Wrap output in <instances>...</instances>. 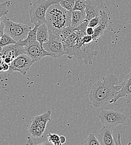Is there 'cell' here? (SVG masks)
Returning a JSON list of instances; mask_svg holds the SVG:
<instances>
[{
	"label": "cell",
	"mask_w": 131,
	"mask_h": 145,
	"mask_svg": "<svg viewBox=\"0 0 131 145\" xmlns=\"http://www.w3.org/2000/svg\"><path fill=\"white\" fill-rule=\"evenodd\" d=\"M118 83L117 76L114 74H109L94 84L89 95L94 107L100 108L111 104L122 88Z\"/></svg>",
	"instance_id": "obj_1"
},
{
	"label": "cell",
	"mask_w": 131,
	"mask_h": 145,
	"mask_svg": "<svg viewBox=\"0 0 131 145\" xmlns=\"http://www.w3.org/2000/svg\"><path fill=\"white\" fill-rule=\"evenodd\" d=\"M72 12L62 7L58 2L52 5L46 14V24L49 36H59L60 31L70 26Z\"/></svg>",
	"instance_id": "obj_2"
},
{
	"label": "cell",
	"mask_w": 131,
	"mask_h": 145,
	"mask_svg": "<svg viewBox=\"0 0 131 145\" xmlns=\"http://www.w3.org/2000/svg\"><path fill=\"white\" fill-rule=\"evenodd\" d=\"M77 33V39L75 45L74 56L78 59H83L86 64H92L93 59L95 56L98 54V52L95 51V45L93 42L85 44L81 40V37L86 35V33L75 31Z\"/></svg>",
	"instance_id": "obj_3"
},
{
	"label": "cell",
	"mask_w": 131,
	"mask_h": 145,
	"mask_svg": "<svg viewBox=\"0 0 131 145\" xmlns=\"http://www.w3.org/2000/svg\"><path fill=\"white\" fill-rule=\"evenodd\" d=\"M58 2V0H38L29 11L30 21L35 26L46 24V14L51 6Z\"/></svg>",
	"instance_id": "obj_4"
},
{
	"label": "cell",
	"mask_w": 131,
	"mask_h": 145,
	"mask_svg": "<svg viewBox=\"0 0 131 145\" xmlns=\"http://www.w3.org/2000/svg\"><path fill=\"white\" fill-rule=\"evenodd\" d=\"M5 24L4 32L11 36L16 41L25 39L32 28L25 24L15 22L9 18L3 16Z\"/></svg>",
	"instance_id": "obj_5"
},
{
	"label": "cell",
	"mask_w": 131,
	"mask_h": 145,
	"mask_svg": "<svg viewBox=\"0 0 131 145\" xmlns=\"http://www.w3.org/2000/svg\"><path fill=\"white\" fill-rule=\"evenodd\" d=\"M103 126L114 128L118 125L124 123L126 120V116L116 109H105L98 114Z\"/></svg>",
	"instance_id": "obj_6"
},
{
	"label": "cell",
	"mask_w": 131,
	"mask_h": 145,
	"mask_svg": "<svg viewBox=\"0 0 131 145\" xmlns=\"http://www.w3.org/2000/svg\"><path fill=\"white\" fill-rule=\"evenodd\" d=\"M52 112L48 110L47 112L35 116L30 121L28 131L34 138H39L43 136L47 123L51 121Z\"/></svg>",
	"instance_id": "obj_7"
},
{
	"label": "cell",
	"mask_w": 131,
	"mask_h": 145,
	"mask_svg": "<svg viewBox=\"0 0 131 145\" xmlns=\"http://www.w3.org/2000/svg\"><path fill=\"white\" fill-rule=\"evenodd\" d=\"M34 63V61L27 54L20 55L10 63L8 72H19L22 75H25Z\"/></svg>",
	"instance_id": "obj_8"
},
{
	"label": "cell",
	"mask_w": 131,
	"mask_h": 145,
	"mask_svg": "<svg viewBox=\"0 0 131 145\" xmlns=\"http://www.w3.org/2000/svg\"><path fill=\"white\" fill-rule=\"evenodd\" d=\"M43 48L52 55V57H59L65 54L62 42L58 36H49V40L43 45Z\"/></svg>",
	"instance_id": "obj_9"
},
{
	"label": "cell",
	"mask_w": 131,
	"mask_h": 145,
	"mask_svg": "<svg viewBox=\"0 0 131 145\" xmlns=\"http://www.w3.org/2000/svg\"><path fill=\"white\" fill-rule=\"evenodd\" d=\"M23 54H26L25 47L17 45L16 44H11L2 48L0 57L4 63L10 65L14 59Z\"/></svg>",
	"instance_id": "obj_10"
},
{
	"label": "cell",
	"mask_w": 131,
	"mask_h": 145,
	"mask_svg": "<svg viewBox=\"0 0 131 145\" xmlns=\"http://www.w3.org/2000/svg\"><path fill=\"white\" fill-rule=\"evenodd\" d=\"M104 7V2L101 0H87L85 8L86 19L90 21L95 17L100 16Z\"/></svg>",
	"instance_id": "obj_11"
},
{
	"label": "cell",
	"mask_w": 131,
	"mask_h": 145,
	"mask_svg": "<svg viewBox=\"0 0 131 145\" xmlns=\"http://www.w3.org/2000/svg\"><path fill=\"white\" fill-rule=\"evenodd\" d=\"M25 48L26 54L28 55L32 59L34 63L40 60L45 56H49L52 57V55L41 47L39 42Z\"/></svg>",
	"instance_id": "obj_12"
},
{
	"label": "cell",
	"mask_w": 131,
	"mask_h": 145,
	"mask_svg": "<svg viewBox=\"0 0 131 145\" xmlns=\"http://www.w3.org/2000/svg\"><path fill=\"white\" fill-rule=\"evenodd\" d=\"M113 129L105 126L101 128L97 135V139L100 145H115L113 136Z\"/></svg>",
	"instance_id": "obj_13"
},
{
	"label": "cell",
	"mask_w": 131,
	"mask_h": 145,
	"mask_svg": "<svg viewBox=\"0 0 131 145\" xmlns=\"http://www.w3.org/2000/svg\"><path fill=\"white\" fill-rule=\"evenodd\" d=\"M100 16L101 21L100 24L95 28H94V34L92 35L94 41H97L99 38L105 33L107 28L109 25V18L106 13L104 10L100 12Z\"/></svg>",
	"instance_id": "obj_14"
},
{
	"label": "cell",
	"mask_w": 131,
	"mask_h": 145,
	"mask_svg": "<svg viewBox=\"0 0 131 145\" xmlns=\"http://www.w3.org/2000/svg\"><path fill=\"white\" fill-rule=\"evenodd\" d=\"M122 88L119 91L116 97L113 100L111 103L116 102L119 99L121 98H126L127 103H129L131 102V84L123 82L121 84Z\"/></svg>",
	"instance_id": "obj_15"
},
{
	"label": "cell",
	"mask_w": 131,
	"mask_h": 145,
	"mask_svg": "<svg viewBox=\"0 0 131 145\" xmlns=\"http://www.w3.org/2000/svg\"><path fill=\"white\" fill-rule=\"evenodd\" d=\"M37 29L38 26H35V27L33 29H32L31 31L29 33L28 35L25 39L17 41L16 44L17 45L26 48L39 42L37 40Z\"/></svg>",
	"instance_id": "obj_16"
},
{
	"label": "cell",
	"mask_w": 131,
	"mask_h": 145,
	"mask_svg": "<svg viewBox=\"0 0 131 145\" xmlns=\"http://www.w3.org/2000/svg\"><path fill=\"white\" fill-rule=\"evenodd\" d=\"M37 40L43 47L44 43L47 42L49 40L48 28L46 24H43L38 27L37 31Z\"/></svg>",
	"instance_id": "obj_17"
},
{
	"label": "cell",
	"mask_w": 131,
	"mask_h": 145,
	"mask_svg": "<svg viewBox=\"0 0 131 145\" xmlns=\"http://www.w3.org/2000/svg\"><path fill=\"white\" fill-rule=\"evenodd\" d=\"M71 22L70 26L75 29L86 19L85 11L83 12L80 10H74L72 12Z\"/></svg>",
	"instance_id": "obj_18"
},
{
	"label": "cell",
	"mask_w": 131,
	"mask_h": 145,
	"mask_svg": "<svg viewBox=\"0 0 131 145\" xmlns=\"http://www.w3.org/2000/svg\"><path fill=\"white\" fill-rule=\"evenodd\" d=\"M16 42L17 41L11 36L5 33L0 39V46L3 48L11 44H15Z\"/></svg>",
	"instance_id": "obj_19"
},
{
	"label": "cell",
	"mask_w": 131,
	"mask_h": 145,
	"mask_svg": "<svg viewBox=\"0 0 131 145\" xmlns=\"http://www.w3.org/2000/svg\"><path fill=\"white\" fill-rule=\"evenodd\" d=\"M75 31V29L71 26L65 27V29H62L59 33V37H60L62 42L65 40L68 36H70Z\"/></svg>",
	"instance_id": "obj_20"
},
{
	"label": "cell",
	"mask_w": 131,
	"mask_h": 145,
	"mask_svg": "<svg viewBox=\"0 0 131 145\" xmlns=\"http://www.w3.org/2000/svg\"><path fill=\"white\" fill-rule=\"evenodd\" d=\"M59 5L65 9L72 12L76 0H58Z\"/></svg>",
	"instance_id": "obj_21"
},
{
	"label": "cell",
	"mask_w": 131,
	"mask_h": 145,
	"mask_svg": "<svg viewBox=\"0 0 131 145\" xmlns=\"http://www.w3.org/2000/svg\"><path fill=\"white\" fill-rule=\"evenodd\" d=\"M48 141L50 144L54 145H62L60 141V136L52 133H49L47 135Z\"/></svg>",
	"instance_id": "obj_22"
},
{
	"label": "cell",
	"mask_w": 131,
	"mask_h": 145,
	"mask_svg": "<svg viewBox=\"0 0 131 145\" xmlns=\"http://www.w3.org/2000/svg\"><path fill=\"white\" fill-rule=\"evenodd\" d=\"M86 1L87 0H76L73 11L80 10L85 12L86 5Z\"/></svg>",
	"instance_id": "obj_23"
},
{
	"label": "cell",
	"mask_w": 131,
	"mask_h": 145,
	"mask_svg": "<svg viewBox=\"0 0 131 145\" xmlns=\"http://www.w3.org/2000/svg\"><path fill=\"white\" fill-rule=\"evenodd\" d=\"M10 5V1H7L6 2L0 3V18L7 14L9 11V7Z\"/></svg>",
	"instance_id": "obj_24"
},
{
	"label": "cell",
	"mask_w": 131,
	"mask_h": 145,
	"mask_svg": "<svg viewBox=\"0 0 131 145\" xmlns=\"http://www.w3.org/2000/svg\"><path fill=\"white\" fill-rule=\"evenodd\" d=\"M86 145H100L98 139L95 137L94 134H90L85 141Z\"/></svg>",
	"instance_id": "obj_25"
},
{
	"label": "cell",
	"mask_w": 131,
	"mask_h": 145,
	"mask_svg": "<svg viewBox=\"0 0 131 145\" xmlns=\"http://www.w3.org/2000/svg\"><path fill=\"white\" fill-rule=\"evenodd\" d=\"M101 21V16L100 15V16H96V17H95L94 18L91 19L89 21L88 27H92L93 28H95L100 24Z\"/></svg>",
	"instance_id": "obj_26"
},
{
	"label": "cell",
	"mask_w": 131,
	"mask_h": 145,
	"mask_svg": "<svg viewBox=\"0 0 131 145\" xmlns=\"http://www.w3.org/2000/svg\"><path fill=\"white\" fill-rule=\"evenodd\" d=\"M81 40L85 44H89L94 41L92 36L89 35L87 34L85 35L84 36L81 37Z\"/></svg>",
	"instance_id": "obj_27"
},
{
	"label": "cell",
	"mask_w": 131,
	"mask_h": 145,
	"mask_svg": "<svg viewBox=\"0 0 131 145\" xmlns=\"http://www.w3.org/2000/svg\"><path fill=\"white\" fill-rule=\"evenodd\" d=\"M4 29H5V24L3 22V21H1L0 20V39L2 35H3V34L5 33Z\"/></svg>",
	"instance_id": "obj_28"
},
{
	"label": "cell",
	"mask_w": 131,
	"mask_h": 145,
	"mask_svg": "<svg viewBox=\"0 0 131 145\" xmlns=\"http://www.w3.org/2000/svg\"><path fill=\"white\" fill-rule=\"evenodd\" d=\"M86 33L87 35L92 36L94 33V28L92 27H88L86 30Z\"/></svg>",
	"instance_id": "obj_29"
},
{
	"label": "cell",
	"mask_w": 131,
	"mask_h": 145,
	"mask_svg": "<svg viewBox=\"0 0 131 145\" xmlns=\"http://www.w3.org/2000/svg\"><path fill=\"white\" fill-rule=\"evenodd\" d=\"M123 82L131 84V71L129 74H128L124 77V79Z\"/></svg>",
	"instance_id": "obj_30"
},
{
	"label": "cell",
	"mask_w": 131,
	"mask_h": 145,
	"mask_svg": "<svg viewBox=\"0 0 131 145\" xmlns=\"http://www.w3.org/2000/svg\"><path fill=\"white\" fill-rule=\"evenodd\" d=\"M3 66V72H8L10 68V65L5 63H3V64H2Z\"/></svg>",
	"instance_id": "obj_31"
},
{
	"label": "cell",
	"mask_w": 131,
	"mask_h": 145,
	"mask_svg": "<svg viewBox=\"0 0 131 145\" xmlns=\"http://www.w3.org/2000/svg\"><path fill=\"white\" fill-rule=\"evenodd\" d=\"M60 141L61 144H63L66 142V138L64 136H60Z\"/></svg>",
	"instance_id": "obj_32"
},
{
	"label": "cell",
	"mask_w": 131,
	"mask_h": 145,
	"mask_svg": "<svg viewBox=\"0 0 131 145\" xmlns=\"http://www.w3.org/2000/svg\"><path fill=\"white\" fill-rule=\"evenodd\" d=\"M26 144H28V145H33V142L31 137H28V141L26 142Z\"/></svg>",
	"instance_id": "obj_33"
},
{
	"label": "cell",
	"mask_w": 131,
	"mask_h": 145,
	"mask_svg": "<svg viewBox=\"0 0 131 145\" xmlns=\"http://www.w3.org/2000/svg\"><path fill=\"white\" fill-rule=\"evenodd\" d=\"M0 72H3V68L2 65H0Z\"/></svg>",
	"instance_id": "obj_34"
},
{
	"label": "cell",
	"mask_w": 131,
	"mask_h": 145,
	"mask_svg": "<svg viewBox=\"0 0 131 145\" xmlns=\"http://www.w3.org/2000/svg\"><path fill=\"white\" fill-rule=\"evenodd\" d=\"M2 48L1 46H0V54H1V53L2 52Z\"/></svg>",
	"instance_id": "obj_35"
},
{
	"label": "cell",
	"mask_w": 131,
	"mask_h": 145,
	"mask_svg": "<svg viewBox=\"0 0 131 145\" xmlns=\"http://www.w3.org/2000/svg\"><path fill=\"white\" fill-rule=\"evenodd\" d=\"M1 72H0V74H1Z\"/></svg>",
	"instance_id": "obj_36"
}]
</instances>
